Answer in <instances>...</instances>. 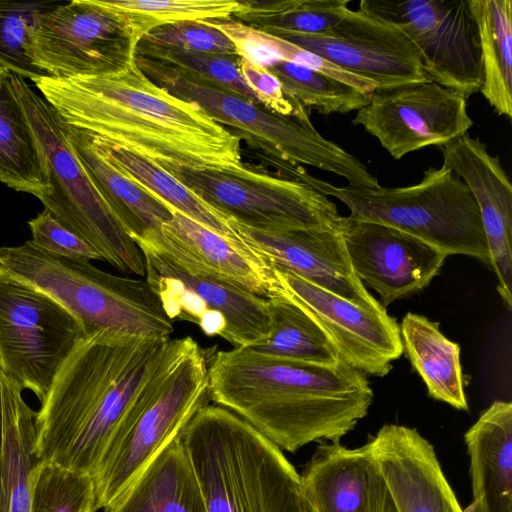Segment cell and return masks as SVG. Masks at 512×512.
<instances>
[{
  "instance_id": "obj_35",
  "label": "cell",
  "mask_w": 512,
  "mask_h": 512,
  "mask_svg": "<svg viewBox=\"0 0 512 512\" xmlns=\"http://www.w3.org/2000/svg\"><path fill=\"white\" fill-rule=\"evenodd\" d=\"M267 69L278 78L289 99L321 114L358 111L371 98V94L289 61L277 60Z\"/></svg>"
},
{
  "instance_id": "obj_20",
  "label": "cell",
  "mask_w": 512,
  "mask_h": 512,
  "mask_svg": "<svg viewBox=\"0 0 512 512\" xmlns=\"http://www.w3.org/2000/svg\"><path fill=\"white\" fill-rule=\"evenodd\" d=\"M443 164L470 189L480 211L497 290L512 308V186L499 157L468 134L442 147Z\"/></svg>"
},
{
  "instance_id": "obj_29",
  "label": "cell",
  "mask_w": 512,
  "mask_h": 512,
  "mask_svg": "<svg viewBox=\"0 0 512 512\" xmlns=\"http://www.w3.org/2000/svg\"><path fill=\"white\" fill-rule=\"evenodd\" d=\"M400 334L403 351L424 381L429 396L467 411L459 344L442 334L438 322L412 312L403 317Z\"/></svg>"
},
{
  "instance_id": "obj_5",
  "label": "cell",
  "mask_w": 512,
  "mask_h": 512,
  "mask_svg": "<svg viewBox=\"0 0 512 512\" xmlns=\"http://www.w3.org/2000/svg\"><path fill=\"white\" fill-rule=\"evenodd\" d=\"M208 363L190 336L170 339L162 359L93 474L96 511L109 509L208 404Z\"/></svg>"
},
{
  "instance_id": "obj_37",
  "label": "cell",
  "mask_w": 512,
  "mask_h": 512,
  "mask_svg": "<svg viewBox=\"0 0 512 512\" xmlns=\"http://www.w3.org/2000/svg\"><path fill=\"white\" fill-rule=\"evenodd\" d=\"M30 512H96L93 477L42 461L33 479Z\"/></svg>"
},
{
  "instance_id": "obj_12",
  "label": "cell",
  "mask_w": 512,
  "mask_h": 512,
  "mask_svg": "<svg viewBox=\"0 0 512 512\" xmlns=\"http://www.w3.org/2000/svg\"><path fill=\"white\" fill-rule=\"evenodd\" d=\"M138 42L127 21L101 0H73L38 17L29 54L49 77H99L131 64Z\"/></svg>"
},
{
  "instance_id": "obj_18",
  "label": "cell",
  "mask_w": 512,
  "mask_h": 512,
  "mask_svg": "<svg viewBox=\"0 0 512 512\" xmlns=\"http://www.w3.org/2000/svg\"><path fill=\"white\" fill-rule=\"evenodd\" d=\"M337 230L356 276L375 290L385 308L425 288L447 257L391 226L341 216Z\"/></svg>"
},
{
  "instance_id": "obj_40",
  "label": "cell",
  "mask_w": 512,
  "mask_h": 512,
  "mask_svg": "<svg viewBox=\"0 0 512 512\" xmlns=\"http://www.w3.org/2000/svg\"><path fill=\"white\" fill-rule=\"evenodd\" d=\"M254 33L259 42L274 52L279 60L303 66L366 94H372L377 89L376 84L372 81L352 74L314 52L269 33L256 29H254Z\"/></svg>"
},
{
  "instance_id": "obj_16",
  "label": "cell",
  "mask_w": 512,
  "mask_h": 512,
  "mask_svg": "<svg viewBox=\"0 0 512 512\" xmlns=\"http://www.w3.org/2000/svg\"><path fill=\"white\" fill-rule=\"evenodd\" d=\"M276 292L299 305L340 358L365 375L386 376L403 354L400 326L386 309L358 306L285 270L272 267Z\"/></svg>"
},
{
  "instance_id": "obj_25",
  "label": "cell",
  "mask_w": 512,
  "mask_h": 512,
  "mask_svg": "<svg viewBox=\"0 0 512 512\" xmlns=\"http://www.w3.org/2000/svg\"><path fill=\"white\" fill-rule=\"evenodd\" d=\"M62 124L89 179L127 235L135 242L160 236L174 210L105 159L85 133Z\"/></svg>"
},
{
  "instance_id": "obj_21",
  "label": "cell",
  "mask_w": 512,
  "mask_h": 512,
  "mask_svg": "<svg viewBox=\"0 0 512 512\" xmlns=\"http://www.w3.org/2000/svg\"><path fill=\"white\" fill-rule=\"evenodd\" d=\"M147 244L189 272L211 276L267 298L278 288L269 263L242 241L218 234L173 211L156 238Z\"/></svg>"
},
{
  "instance_id": "obj_4",
  "label": "cell",
  "mask_w": 512,
  "mask_h": 512,
  "mask_svg": "<svg viewBox=\"0 0 512 512\" xmlns=\"http://www.w3.org/2000/svg\"><path fill=\"white\" fill-rule=\"evenodd\" d=\"M180 436L207 512H305L300 474L233 412L206 404Z\"/></svg>"
},
{
  "instance_id": "obj_3",
  "label": "cell",
  "mask_w": 512,
  "mask_h": 512,
  "mask_svg": "<svg viewBox=\"0 0 512 512\" xmlns=\"http://www.w3.org/2000/svg\"><path fill=\"white\" fill-rule=\"evenodd\" d=\"M169 340L107 332L86 336L37 411L38 457L93 476Z\"/></svg>"
},
{
  "instance_id": "obj_10",
  "label": "cell",
  "mask_w": 512,
  "mask_h": 512,
  "mask_svg": "<svg viewBox=\"0 0 512 512\" xmlns=\"http://www.w3.org/2000/svg\"><path fill=\"white\" fill-rule=\"evenodd\" d=\"M230 220L263 232L337 229L336 205L309 185L237 166L216 169L163 168Z\"/></svg>"
},
{
  "instance_id": "obj_17",
  "label": "cell",
  "mask_w": 512,
  "mask_h": 512,
  "mask_svg": "<svg viewBox=\"0 0 512 512\" xmlns=\"http://www.w3.org/2000/svg\"><path fill=\"white\" fill-rule=\"evenodd\" d=\"M272 35L372 81L377 89L427 80L420 53L409 37L395 24L359 8L349 9L340 23L322 34Z\"/></svg>"
},
{
  "instance_id": "obj_26",
  "label": "cell",
  "mask_w": 512,
  "mask_h": 512,
  "mask_svg": "<svg viewBox=\"0 0 512 512\" xmlns=\"http://www.w3.org/2000/svg\"><path fill=\"white\" fill-rule=\"evenodd\" d=\"M3 440L0 454V512H30L35 471L37 411L22 396L23 388L0 370Z\"/></svg>"
},
{
  "instance_id": "obj_8",
  "label": "cell",
  "mask_w": 512,
  "mask_h": 512,
  "mask_svg": "<svg viewBox=\"0 0 512 512\" xmlns=\"http://www.w3.org/2000/svg\"><path fill=\"white\" fill-rule=\"evenodd\" d=\"M295 179L345 204L352 218L391 226L447 256L467 255L490 263L477 203L467 185L444 165L430 167L421 181L406 187H339L304 168Z\"/></svg>"
},
{
  "instance_id": "obj_11",
  "label": "cell",
  "mask_w": 512,
  "mask_h": 512,
  "mask_svg": "<svg viewBox=\"0 0 512 512\" xmlns=\"http://www.w3.org/2000/svg\"><path fill=\"white\" fill-rule=\"evenodd\" d=\"M86 337L78 320L42 290L0 268V370L42 403Z\"/></svg>"
},
{
  "instance_id": "obj_24",
  "label": "cell",
  "mask_w": 512,
  "mask_h": 512,
  "mask_svg": "<svg viewBox=\"0 0 512 512\" xmlns=\"http://www.w3.org/2000/svg\"><path fill=\"white\" fill-rule=\"evenodd\" d=\"M474 512H512V403L495 400L466 431Z\"/></svg>"
},
{
  "instance_id": "obj_32",
  "label": "cell",
  "mask_w": 512,
  "mask_h": 512,
  "mask_svg": "<svg viewBox=\"0 0 512 512\" xmlns=\"http://www.w3.org/2000/svg\"><path fill=\"white\" fill-rule=\"evenodd\" d=\"M271 332L250 346L254 351L281 360L334 366L342 359L316 322L295 302L275 292L267 297Z\"/></svg>"
},
{
  "instance_id": "obj_22",
  "label": "cell",
  "mask_w": 512,
  "mask_h": 512,
  "mask_svg": "<svg viewBox=\"0 0 512 512\" xmlns=\"http://www.w3.org/2000/svg\"><path fill=\"white\" fill-rule=\"evenodd\" d=\"M369 443L397 512H464L433 445L417 429L386 424Z\"/></svg>"
},
{
  "instance_id": "obj_38",
  "label": "cell",
  "mask_w": 512,
  "mask_h": 512,
  "mask_svg": "<svg viewBox=\"0 0 512 512\" xmlns=\"http://www.w3.org/2000/svg\"><path fill=\"white\" fill-rule=\"evenodd\" d=\"M56 4L0 0L1 67L31 80L46 76L30 57V36L38 17Z\"/></svg>"
},
{
  "instance_id": "obj_36",
  "label": "cell",
  "mask_w": 512,
  "mask_h": 512,
  "mask_svg": "<svg viewBox=\"0 0 512 512\" xmlns=\"http://www.w3.org/2000/svg\"><path fill=\"white\" fill-rule=\"evenodd\" d=\"M135 56L173 67L260 104L241 75L239 56L194 52L156 45L143 39L136 46Z\"/></svg>"
},
{
  "instance_id": "obj_13",
  "label": "cell",
  "mask_w": 512,
  "mask_h": 512,
  "mask_svg": "<svg viewBox=\"0 0 512 512\" xmlns=\"http://www.w3.org/2000/svg\"><path fill=\"white\" fill-rule=\"evenodd\" d=\"M145 260V280L174 321L197 325L234 347H250L267 339L271 319L267 298L232 283L179 266L161 251L137 244Z\"/></svg>"
},
{
  "instance_id": "obj_27",
  "label": "cell",
  "mask_w": 512,
  "mask_h": 512,
  "mask_svg": "<svg viewBox=\"0 0 512 512\" xmlns=\"http://www.w3.org/2000/svg\"><path fill=\"white\" fill-rule=\"evenodd\" d=\"M180 435L105 512H207Z\"/></svg>"
},
{
  "instance_id": "obj_28",
  "label": "cell",
  "mask_w": 512,
  "mask_h": 512,
  "mask_svg": "<svg viewBox=\"0 0 512 512\" xmlns=\"http://www.w3.org/2000/svg\"><path fill=\"white\" fill-rule=\"evenodd\" d=\"M0 182L37 198L51 191L45 158L14 90L12 72L1 66Z\"/></svg>"
},
{
  "instance_id": "obj_1",
  "label": "cell",
  "mask_w": 512,
  "mask_h": 512,
  "mask_svg": "<svg viewBox=\"0 0 512 512\" xmlns=\"http://www.w3.org/2000/svg\"><path fill=\"white\" fill-rule=\"evenodd\" d=\"M32 81L65 125L161 168L241 164L239 137L196 104L158 86L135 60L107 76Z\"/></svg>"
},
{
  "instance_id": "obj_30",
  "label": "cell",
  "mask_w": 512,
  "mask_h": 512,
  "mask_svg": "<svg viewBox=\"0 0 512 512\" xmlns=\"http://www.w3.org/2000/svg\"><path fill=\"white\" fill-rule=\"evenodd\" d=\"M88 137L96 150L105 159L173 210L180 212L218 234L242 241L232 227L229 218L201 200L166 170L154 162L124 148L90 136Z\"/></svg>"
},
{
  "instance_id": "obj_41",
  "label": "cell",
  "mask_w": 512,
  "mask_h": 512,
  "mask_svg": "<svg viewBox=\"0 0 512 512\" xmlns=\"http://www.w3.org/2000/svg\"><path fill=\"white\" fill-rule=\"evenodd\" d=\"M28 225L31 241L50 254L71 259L102 260L93 247L63 226L46 209L29 220Z\"/></svg>"
},
{
  "instance_id": "obj_23",
  "label": "cell",
  "mask_w": 512,
  "mask_h": 512,
  "mask_svg": "<svg viewBox=\"0 0 512 512\" xmlns=\"http://www.w3.org/2000/svg\"><path fill=\"white\" fill-rule=\"evenodd\" d=\"M374 467L369 441L321 443L300 475L304 500L313 512H371Z\"/></svg>"
},
{
  "instance_id": "obj_19",
  "label": "cell",
  "mask_w": 512,
  "mask_h": 512,
  "mask_svg": "<svg viewBox=\"0 0 512 512\" xmlns=\"http://www.w3.org/2000/svg\"><path fill=\"white\" fill-rule=\"evenodd\" d=\"M231 225L271 267L290 272L358 306L384 309L354 273L337 229L263 232L232 220Z\"/></svg>"
},
{
  "instance_id": "obj_34",
  "label": "cell",
  "mask_w": 512,
  "mask_h": 512,
  "mask_svg": "<svg viewBox=\"0 0 512 512\" xmlns=\"http://www.w3.org/2000/svg\"><path fill=\"white\" fill-rule=\"evenodd\" d=\"M120 14L140 41L150 30L180 22L232 18L244 2L235 0H101Z\"/></svg>"
},
{
  "instance_id": "obj_6",
  "label": "cell",
  "mask_w": 512,
  "mask_h": 512,
  "mask_svg": "<svg viewBox=\"0 0 512 512\" xmlns=\"http://www.w3.org/2000/svg\"><path fill=\"white\" fill-rule=\"evenodd\" d=\"M0 268L58 301L86 336L107 332L167 341L173 322L145 278L103 271L89 260L50 254L31 240L0 248Z\"/></svg>"
},
{
  "instance_id": "obj_42",
  "label": "cell",
  "mask_w": 512,
  "mask_h": 512,
  "mask_svg": "<svg viewBox=\"0 0 512 512\" xmlns=\"http://www.w3.org/2000/svg\"><path fill=\"white\" fill-rule=\"evenodd\" d=\"M240 71L258 102L269 111L280 115H292L306 110L298 102L285 95L282 84L267 68L254 65L241 58Z\"/></svg>"
},
{
  "instance_id": "obj_39",
  "label": "cell",
  "mask_w": 512,
  "mask_h": 512,
  "mask_svg": "<svg viewBox=\"0 0 512 512\" xmlns=\"http://www.w3.org/2000/svg\"><path fill=\"white\" fill-rule=\"evenodd\" d=\"M143 40L194 52L239 56L231 39L206 21L167 24L150 30Z\"/></svg>"
},
{
  "instance_id": "obj_14",
  "label": "cell",
  "mask_w": 512,
  "mask_h": 512,
  "mask_svg": "<svg viewBox=\"0 0 512 512\" xmlns=\"http://www.w3.org/2000/svg\"><path fill=\"white\" fill-rule=\"evenodd\" d=\"M359 9L409 37L427 79L466 99L480 91V39L469 0H361Z\"/></svg>"
},
{
  "instance_id": "obj_2",
  "label": "cell",
  "mask_w": 512,
  "mask_h": 512,
  "mask_svg": "<svg viewBox=\"0 0 512 512\" xmlns=\"http://www.w3.org/2000/svg\"><path fill=\"white\" fill-rule=\"evenodd\" d=\"M208 397L253 426L282 451L321 440L340 442L373 402L367 376L334 366L272 358L250 347L216 352Z\"/></svg>"
},
{
  "instance_id": "obj_7",
  "label": "cell",
  "mask_w": 512,
  "mask_h": 512,
  "mask_svg": "<svg viewBox=\"0 0 512 512\" xmlns=\"http://www.w3.org/2000/svg\"><path fill=\"white\" fill-rule=\"evenodd\" d=\"M138 67L170 94L199 106L219 124L236 131L288 175L309 165L343 177L348 185L380 188L378 179L355 156L324 138L306 110L280 115L224 87L191 76L173 67L134 57Z\"/></svg>"
},
{
  "instance_id": "obj_43",
  "label": "cell",
  "mask_w": 512,
  "mask_h": 512,
  "mask_svg": "<svg viewBox=\"0 0 512 512\" xmlns=\"http://www.w3.org/2000/svg\"><path fill=\"white\" fill-rule=\"evenodd\" d=\"M305 512H313L306 502ZM371 512H397L376 461L372 473Z\"/></svg>"
},
{
  "instance_id": "obj_9",
  "label": "cell",
  "mask_w": 512,
  "mask_h": 512,
  "mask_svg": "<svg viewBox=\"0 0 512 512\" xmlns=\"http://www.w3.org/2000/svg\"><path fill=\"white\" fill-rule=\"evenodd\" d=\"M12 84L45 158L51 191L38 197L44 209L93 247L102 260L123 273L145 278L141 249L89 179L58 114L24 78L12 73Z\"/></svg>"
},
{
  "instance_id": "obj_33",
  "label": "cell",
  "mask_w": 512,
  "mask_h": 512,
  "mask_svg": "<svg viewBox=\"0 0 512 512\" xmlns=\"http://www.w3.org/2000/svg\"><path fill=\"white\" fill-rule=\"evenodd\" d=\"M348 0H280L244 2L236 21L259 31L316 35L340 23L349 11Z\"/></svg>"
},
{
  "instance_id": "obj_15",
  "label": "cell",
  "mask_w": 512,
  "mask_h": 512,
  "mask_svg": "<svg viewBox=\"0 0 512 512\" xmlns=\"http://www.w3.org/2000/svg\"><path fill=\"white\" fill-rule=\"evenodd\" d=\"M352 123L396 160L425 147H444L473 125L466 98L429 79L376 89Z\"/></svg>"
},
{
  "instance_id": "obj_44",
  "label": "cell",
  "mask_w": 512,
  "mask_h": 512,
  "mask_svg": "<svg viewBox=\"0 0 512 512\" xmlns=\"http://www.w3.org/2000/svg\"><path fill=\"white\" fill-rule=\"evenodd\" d=\"M2 440H3V401H2V388L0 381V454L2 448Z\"/></svg>"
},
{
  "instance_id": "obj_31",
  "label": "cell",
  "mask_w": 512,
  "mask_h": 512,
  "mask_svg": "<svg viewBox=\"0 0 512 512\" xmlns=\"http://www.w3.org/2000/svg\"><path fill=\"white\" fill-rule=\"evenodd\" d=\"M477 23L483 83L480 92L498 115L512 117V1L469 0Z\"/></svg>"
}]
</instances>
